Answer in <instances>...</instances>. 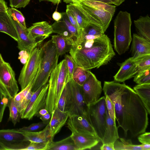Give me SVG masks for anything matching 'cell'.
Masks as SVG:
<instances>
[{"label": "cell", "mask_w": 150, "mask_h": 150, "mask_svg": "<svg viewBox=\"0 0 150 150\" xmlns=\"http://www.w3.org/2000/svg\"><path fill=\"white\" fill-rule=\"evenodd\" d=\"M0 150H4L3 147L1 146L0 144Z\"/></svg>", "instance_id": "62"}, {"label": "cell", "mask_w": 150, "mask_h": 150, "mask_svg": "<svg viewBox=\"0 0 150 150\" xmlns=\"http://www.w3.org/2000/svg\"><path fill=\"white\" fill-rule=\"evenodd\" d=\"M21 132L25 139L30 142L41 143L47 144L50 141L52 140L51 138L48 124L43 129L40 131Z\"/></svg>", "instance_id": "24"}, {"label": "cell", "mask_w": 150, "mask_h": 150, "mask_svg": "<svg viewBox=\"0 0 150 150\" xmlns=\"http://www.w3.org/2000/svg\"><path fill=\"white\" fill-rule=\"evenodd\" d=\"M119 138L118 127L115 120L110 117L106 108V127L104 135L101 141L102 144L112 143Z\"/></svg>", "instance_id": "23"}, {"label": "cell", "mask_w": 150, "mask_h": 150, "mask_svg": "<svg viewBox=\"0 0 150 150\" xmlns=\"http://www.w3.org/2000/svg\"><path fill=\"white\" fill-rule=\"evenodd\" d=\"M101 150H115L114 144L112 143H106L102 144L100 147Z\"/></svg>", "instance_id": "51"}, {"label": "cell", "mask_w": 150, "mask_h": 150, "mask_svg": "<svg viewBox=\"0 0 150 150\" xmlns=\"http://www.w3.org/2000/svg\"><path fill=\"white\" fill-rule=\"evenodd\" d=\"M47 144L42 143L30 142L23 150H46Z\"/></svg>", "instance_id": "45"}, {"label": "cell", "mask_w": 150, "mask_h": 150, "mask_svg": "<svg viewBox=\"0 0 150 150\" xmlns=\"http://www.w3.org/2000/svg\"><path fill=\"white\" fill-rule=\"evenodd\" d=\"M90 71L77 66L73 72L72 79L76 83L81 86L88 77Z\"/></svg>", "instance_id": "31"}, {"label": "cell", "mask_w": 150, "mask_h": 150, "mask_svg": "<svg viewBox=\"0 0 150 150\" xmlns=\"http://www.w3.org/2000/svg\"><path fill=\"white\" fill-rule=\"evenodd\" d=\"M8 98L5 92L0 88V123L2 120L4 112L7 106Z\"/></svg>", "instance_id": "40"}, {"label": "cell", "mask_w": 150, "mask_h": 150, "mask_svg": "<svg viewBox=\"0 0 150 150\" xmlns=\"http://www.w3.org/2000/svg\"><path fill=\"white\" fill-rule=\"evenodd\" d=\"M120 66L119 69L113 77L115 81L124 82L134 77L137 73L135 61L132 57L126 59L120 64Z\"/></svg>", "instance_id": "17"}, {"label": "cell", "mask_w": 150, "mask_h": 150, "mask_svg": "<svg viewBox=\"0 0 150 150\" xmlns=\"http://www.w3.org/2000/svg\"><path fill=\"white\" fill-rule=\"evenodd\" d=\"M40 2L43 1H47L52 2L54 5H58L61 2V0H39Z\"/></svg>", "instance_id": "57"}, {"label": "cell", "mask_w": 150, "mask_h": 150, "mask_svg": "<svg viewBox=\"0 0 150 150\" xmlns=\"http://www.w3.org/2000/svg\"><path fill=\"white\" fill-rule=\"evenodd\" d=\"M70 135L77 150L91 149L100 142L98 137L92 134L72 132Z\"/></svg>", "instance_id": "16"}, {"label": "cell", "mask_w": 150, "mask_h": 150, "mask_svg": "<svg viewBox=\"0 0 150 150\" xmlns=\"http://www.w3.org/2000/svg\"><path fill=\"white\" fill-rule=\"evenodd\" d=\"M11 17L18 33V47L20 51H25L29 54L33 49L39 45L30 34L28 28H25L15 18L12 16Z\"/></svg>", "instance_id": "14"}, {"label": "cell", "mask_w": 150, "mask_h": 150, "mask_svg": "<svg viewBox=\"0 0 150 150\" xmlns=\"http://www.w3.org/2000/svg\"><path fill=\"white\" fill-rule=\"evenodd\" d=\"M28 30L32 36L35 40L38 45L53 33L51 25L46 21L36 22Z\"/></svg>", "instance_id": "18"}, {"label": "cell", "mask_w": 150, "mask_h": 150, "mask_svg": "<svg viewBox=\"0 0 150 150\" xmlns=\"http://www.w3.org/2000/svg\"><path fill=\"white\" fill-rule=\"evenodd\" d=\"M134 23L138 35L150 41V18L149 15L141 16L134 21Z\"/></svg>", "instance_id": "25"}, {"label": "cell", "mask_w": 150, "mask_h": 150, "mask_svg": "<svg viewBox=\"0 0 150 150\" xmlns=\"http://www.w3.org/2000/svg\"><path fill=\"white\" fill-rule=\"evenodd\" d=\"M17 0H9L10 5L11 7H15Z\"/></svg>", "instance_id": "60"}, {"label": "cell", "mask_w": 150, "mask_h": 150, "mask_svg": "<svg viewBox=\"0 0 150 150\" xmlns=\"http://www.w3.org/2000/svg\"><path fill=\"white\" fill-rule=\"evenodd\" d=\"M33 92L30 89L22 100L20 106L18 109L20 114L23 112L27 107Z\"/></svg>", "instance_id": "44"}, {"label": "cell", "mask_w": 150, "mask_h": 150, "mask_svg": "<svg viewBox=\"0 0 150 150\" xmlns=\"http://www.w3.org/2000/svg\"><path fill=\"white\" fill-rule=\"evenodd\" d=\"M139 141L142 144H150V133L144 132L138 137Z\"/></svg>", "instance_id": "47"}, {"label": "cell", "mask_w": 150, "mask_h": 150, "mask_svg": "<svg viewBox=\"0 0 150 150\" xmlns=\"http://www.w3.org/2000/svg\"><path fill=\"white\" fill-rule=\"evenodd\" d=\"M59 56L56 46L51 40L42 46L41 60L32 88L33 92L47 83L51 72L58 64Z\"/></svg>", "instance_id": "3"}, {"label": "cell", "mask_w": 150, "mask_h": 150, "mask_svg": "<svg viewBox=\"0 0 150 150\" xmlns=\"http://www.w3.org/2000/svg\"><path fill=\"white\" fill-rule=\"evenodd\" d=\"M67 77V67L64 59L52 71L49 78L45 108L51 114L57 108L64 88L68 82Z\"/></svg>", "instance_id": "4"}, {"label": "cell", "mask_w": 150, "mask_h": 150, "mask_svg": "<svg viewBox=\"0 0 150 150\" xmlns=\"http://www.w3.org/2000/svg\"><path fill=\"white\" fill-rule=\"evenodd\" d=\"M8 7L5 0H0V12L7 11Z\"/></svg>", "instance_id": "53"}, {"label": "cell", "mask_w": 150, "mask_h": 150, "mask_svg": "<svg viewBox=\"0 0 150 150\" xmlns=\"http://www.w3.org/2000/svg\"><path fill=\"white\" fill-rule=\"evenodd\" d=\"M5 61L4 60L1 54H0V65L3 63Z\"/></svg>", "instance_id": "61"}, {"label": "cell", "mask_w": 150, "mask_h": 150, "mask_svg": "<svg viewBox=\"0 0 150 150\" xmlns=\"http://www.w3.org/2000/svg\"><path fill=\"white\" fill-rule=\"evenodd\" d=\"M7 106L9 110V120L11 121L14 125L19 122L20 114L17 107L15 105L13 98H8Z\"/></svg>", "instance_id": "33"}, {"label": "cell", "mask_w": 150, "mask_h": 150, "mask_svg": "<svg viewBox=\"0 0 150 150\" xmlns=\"http://www.w3.org/2000/svg\"><path fill=\"white\" fill-rule=\"evenodd\" d=\"M69 52L77 66L87 70L107 64L115 54L110 39L105 34L71 46Z\"/></svg>", "instance_id": "2"}, {"label": "cell", "mask_w": 150, "mask_h": 150, "mask_svg": "<svg viewBox=\"0 0 150 150\" xmlns=\"http://www.w3.org/2000/svg\"><path fill=\"white\" fill-rule=\"evenodd\" d=\"M48 112H49L45 108H43L39 110L35 116L40 117L41 116L45 114Z\"/></svg>", "instance_id": "54"}, {"label": "cell", "mask_w": 150, "mask_h": 150, "mask_svg": "<svg viewBox=\"0 0 150 150\" xmlns=\"http://www.w3.org/2000/svg\"><path fill=\"white\" fill-rule=\"evenodd\" d=\"M67 69V79L68 82L72 78L73 72L77 67L75 62L70 55L66 54L65 56Z\"/></svg>", "instance_id": "38"}, {"label": "cell", "mask_w": 150, "mask_h": 150, "mask_svg": "<svg viewBox=\"0 0 150 150\" xmlns=\"http://www.w3.org/2000/svg\"><path fill=\"white\" fill-rule=\"evenodd\" d=\"M66 12L70 22L77 30L78 38L80 34V29L76 22L75 17L73 14L68 9H66Z\"/></svg>", "instance_id": "46"}, {"label": "cell", "mask_w": 150, "mask_h": 150, "mask_svg": "<svg viewBox=\"0 0 150 150\" xmlns=\"http://www.w3.org/2000/svg\"><path fill=\"white\" fill-rule=\"evenodd\" d=\"M63 1L66 3L71 4L77 3L78 0H63Z\"/></svg>", "instance_id": "59"}, {"label": "cell", "mask_w": 150, "mask_h": 150, "mask_svg": "<svg viewBox=\"0 0 150 150\" xmlns=\"http://www.w3.org/2000/svg\"><path fill=\"white\" fill-rule=\"evenodd\" d=\"M19 56L18 59L20 60L21 62L24 64L27 61L29 56L28 54L26 51H21L19 53Z\"/></svg>", "instance_id": "48"}, {"label": "cell", "mask_w": 150, "mask_h": 150, "mask_svg": "<svg viewBox=\"0 0 150 150\" xmlns=\"http://www.w3.org/2000/svg\"><path fill=\"white\" fill-rule=\"evenodd\" d=\"M46 150H77L71 136L61 140H51L47 144Z\"/></svg>", "instance_id": "26"}, {"label": "cell", "mask_w": 150, "mask_h": 150, "mask_svg": "<svg viewBox=\"0 0 150 150\" xmlns=\"http://www.w3.org/2000/svg\"><path fill=\"white\" fill-rule=\"evenodd\" d=\"M36 76L25 88L21 90L18 93H17L14 97V102L18 109L23 99L29 91L32 89Z\"/></svg>", "instance_id": "37"}, {"label": "cell", "mask_w": 150, "mask_h": 150, "mask_svg": "<svg viewBox=\"0 0 150 150\" xmlns=\"http://www.w3.org/2000/svg\"><path fill=\"white\" fill-rule=\"evenodd\" d=\"M131 47L132 57L135 59L140 57L150 54V41L134 34Z\"/></svg>", "instance_id": "21"}, {"label": "cell", "mask_w": 150, "mask_h": 150, "mask_svg": "<svg viewBox=\"0 0 150 150\" xmlns=\"http://www.w3.org/2000/svg\"><path fill=\"white\" fill-rule=\"evenodd\" d=\"M70 89L69 81L65 85L59 99L57 107L61 111L66 112V108L69 99Z\"/></svg>", "instance_id": "32"}, {"label": "cell", "mask_w": 150, "mask_h": 150, "mask_svg": "<svg viewBox=\"0 0 150 150\" xmlns=\"http://www.w3.org/2000/svg\"><path fill=\"white\" fill-rule=\"evenodd\" d=\"M30 1V0H17L15 7L16 8H24Z\"/></svg>", "instance_id": "49"}, {"label": "cell", "mask_w": 150, "mask_h": 150, "mask_svg": "<svg viewBox=\"0 0 150 150\" xmlns=\"http://www.w3.org/2000/svg\"><path fill=\"white\" fill-rule=\"evenodd\" d=\"M119 139L120 141L117 139L114 144L115 150H142L140 145L133 144L130 139Z\"/></svg>", "instance_id": "30"}, {"label": "cell", "mask_w": 150, "mask_h": 150, "mask_svg": "<svg viewBox=\"0 0 150 150\" xmlns=\"http://www.w3.org/2000/svg\"><path fill=\"white\" fill-rule=\"evenodd\" d=\"M51 117V114L48 112L45 114L41 116L40 118L43 122L47 125L49 123Z\"/></svg>", "instance_id": "50"}, {"label": "cell", "mask_w": 150, "mask_h": 150, "mask_svg": "<svg viewBox=\"0 0 150 150\" xmlns=\"http://www.w3.org/2000/svg\"><path fill=\"white\" fill-rule=\"evenodd\" d=\"M30 142L18 129H0V144L4 150H23Z\"/></svg>", "instance_id": "10"}, {"label": "cell", "mask_w": 150, "mask_h": 150, "mask_svg": "<svg viewBox=\"0 0 150 150\" xmlns=\"http://www.w3.org/2000/svg\"><path fill=\"white\" fill-rule=\"evenodd\" d=\"M39 45L30 52L28 59L21 71L18 82L21 90L29 85L37 74L41 58L42 46Z\"/></svg>", "instance_id": "8"}, {"label": "cell", "mask_w": 150, "mask_h": 150, "mask_svg": "<svg viewBox=\"0 0 150 150\" xmlns=\"http://www.w3.org/2000/svg\"><path fill=\"white\" fill-rule=\"evenodd\" d=\"M69 115L68 112L61 111L57 108L52 112L48 124L51 139H53L55 135L59 132L66 123Z\"/></svg>", "instance_id": "20"}, {"label": "cell", "mask_w": 150, "mask_h": 150, "mask_svg": "<svg viewBox=\"0 0 150 150\" xmlns=\"http://www.w3.org/2000/svg\"><path fill=\"white\" fill-rule=\"evenodd\" d=\"M90 1H92L99 2H101L107 3L108 4H112L111 1L110 0H88Z\"/></svg>", "instance_id": "58"}, {"label": "cell", "mask_w": 150, "mask_h": 150, "mask_svg": "<svg viewBox=\"0 0 150 150\" xmlns=\"http://www.w3.org/2000/svg\"><path fill=\"white\" fill-rule=\"evenodd\" d=\"M46 125L42 121L33 123L28 126L23 127L18 129L21 132H34L42 128Z\"/></svg>", "instance_id": "42"}, {"label": "cell", "mask_w": 150, "mask_h": 150, "mask_svg": "<svg viewBox=\"0 0 150 150\" xmlns=\"http://www.w3.org/2000/svg\"><path fill=\"white\" fill-rule=\"evenodd\" d=\"M138 96L150 114V83L137 84L133 88Z\"/></svg>", "instance_id": "27"}, {"label": "cell", "mask_w": 150, "mask_h": 150, "mask_svg": "<svg viewBox=\"0 0 150 150\" xmlns=\"http://www.w3.org/2000/svg\"><path fill=\"white\" fill-rule=\"evenodd\" d=\"M105 97L106 107L108 114L111 118L116 120L114 104L108 96L105 95Z\"/></svg>", "instance_id": "43"}, {"label": "cell", "mask_w": 150, "mask_h": 150, "mask_svg": "<svg viewBox=\"0 0 150 150\" xmlns=\"http://www.w3.org/2000/svg\"><path fill=\"white\" fill-rule=\"evenodd\" d=\"M112 4L117 6H118L122 4L125 0H110Z\"/></svg>", "instance_id": "55"}, {"label": "cell", "mask_w": 150, "mask_h": 150, "mask_svg": "<svg viewBox=\"0 0 150 150\" xmlns=\"http://www.w3.org/2000/svg\"><path fill=\"white\" fill-rule=\"evenodd\" d=\"M51 25L53 28V33H57L63 36L68 43L71 46L75 45V41L63 21H55Z\"/></svg>", "instance_id": "28"}, {"label": "cell", "mask_w": 150, "mask_h": 150, "mask_svg": "<svg viewBox=\"0 0 150 150\" xmlns=\"http://www.w3.org/2000/svg\"><path fill=\"white\" fill-rule=\"evenodd\" d=\"M134 77V81L138 84L150 83V69L138 72Z\"/></svg>", "instance_id": "36"}, {"label": "cell", "mask_w": 150, "mask_h": 150, "mask_svg": "<svg viewBox=\"0 0 150 150\" xmlns=\"http://www.w3.org/2000/svg\"><path fill=\"white\" fill-rule=\"evenodd\" d=\"M105 32L102 27L91 23L87 25L84 30V35L95 36L98 38L103 36Z\"/></svg>", "instance_id": "35"}, {"label": "cell", "mask_w": 150, "mask_h": 150, "mask_svg": "<svg viewBox=\"0 0 150 150\" xmlns=\"http://www.w3.org/2000/svg\"><path fill=\"white\" fill-rule=\"evenodd\" d=\"M134 60L137 65V73L150 69V54L142 56Z\"/></svg>", "instance_id": "34"}, {"label": "cell", "mask_w": 150, "mask_h": 150, "mask_svg": "<svg viewBox=\"0 0 150 150\" xmlns=\"http://www.w3.org/2000/svg\"><path fill=\"white\" fill-rule=\"evenodd\" d=\"M67 9L69 10L74 15L80 29V34L74 46H75L80 45L83 41L84 30L90 23L77 3L67 5Z\"/></svg>", "instance_id": "19"}, {"label": "cell", "mask_w": 150, "mask_h": 150, "mask_svg": "<svg viewBox=\"0 0 150 150\" xmlns=\"http://www.w3.org/2000/svg\"><path fill=\"white\" fill-rule=\"evenodd\" d=\"M62 13H60L57 11V10L54 11L52 15L53 19L56 21H60L62 18Z\"/></svg>", "instance_id": "52"}, {"label": "cell", "mask_w": 150, "mask_h": 150, "mask_svg": "<svg viewBox=\"0 0 150 150\" xmlns=\"http://www.w3.org/2000/svg\"><path fill=\"white\" fill-rule=\"evenodd\" d=\"M132 21L130 13L120 11L114 20V46L120 55L129 49L132 40L131 34Z\"/></svg>", "instance_id": "5"}, {"label": "cell", "mask_w": 150, "mask_h": 150, "mask_svg": "<svg viewBox=\"0 0 150 150\" xmlns=\"http://www.w3.org/2000/svg\"><path fill=\"white\" fill-rule=\"evenodd\" d=\"M0 32L7 34L17 41L18 40L15 25L7 11L0 12Z\"/></svg>", "instance_id": "22"}, {"label": "cell", "mask_w": 150, "mask_h": 150, "mask_svg": "<svg viewBox=\"0 0 150 150\" xmlns=\"http://www.w3.org/2000/svg\"><path fill=\"white\" fill-rule=\"evenodd\" d=\"M51 40L55 44L59 56L69 52L71 47V46L60 35L57 34L52 35Z\"/></svg>", "instance_id": "29"}, {"label": "cell", "mask_w": 150, "mask_h": 150, "mask_svg": "<svg viewBox=\"0 0 150 150\" xmlns=\"http://www.w3.org/2000/svg\"><path fill=\"white\" fill-rule=\"evenodd\" d=\"M67 120V127L71 132L90 134L97 137L92 125L83 116L69 115Z\"/></svg>", "instance_id": "15"}, {"label": "cell", "mask_w": 150, "mask_h": 150, "mask_svg": "<svg viewBox=\"0 0 150 150\" xmlns=\"http://www.w3.org/2000/svg\"><path fill=\"white\" fill-rule=\"evenodd\" d=\"M0 88L11 98H14L19 91L15 72L5 62L0 65Z\"/></svg>", "instance_id": "12"}, {"label": "cell", "mask_w": 150, "mask_h": 150, "mask_svg": "<svg viewBox=\"0 0 150 150\" xmlns=\"http://www.w3.org/2000/svg\"><path fill=\"white\" fill-rule=\"evenodd\" d=\"M103 90L114 104L118 127L125 137L129 132L135 137L144 133L149 123L148 112L140 98L133 88L125 83L105 81Z\"/></svg>", "instance_id": "1"}, {"label": "cell", "mask_w": 150, "mask_h": 150, "mask_svg": "<svg viewBox=\"0 0 150 150\" xmlns=\"http://www.w3.org/2000/svg\"><path fill=\"white\" fill-rule=\"evenodd\" d=\"M140 145L142 150H150V144H142Z\"/></svg>", "instance_id": "56"}, {"label": "cell", "mask_w": 150, "mask_h": 150, "mask_svg": "<svg viewBox=\"0 0 150 150\" xmlns=\"http://www.w3.org/2000/svg\"><path fill=\"white\" fill-rule=\"evenodd\" d=\"M81 87L84 98L88 106L100 98L103 90L101 82L91 71L88 77Z\"/></svg>", "instance_id": "13"}, {"label": "cell", "mask_w": 150, "mask_h": 150, "mask_svg": "<svg viewBox=\"0 0 150 150\" xmlns=\"http://www.w3.org/2000/svg\"><path fill=\"white\" fill-rule=\"evenodd\" d=\"M77 3L105 31L115 12V6L88 0H78Z\"/></svg>", "instance_id": "6"}, {"label": "cell", "mask_w": 150, "mask_h": 150, "mask_svg": "<svg viewBox=\"0 0 150 150\" xmlns=\"http://www.w3.org/2000/svg\"><path fill=\"white\" fill-rule=\"evenodd\" d=\"M48 87L47 83L33 92L26 108L20 114V118L31 120L39 110L45 108Z\"/></svg>", "instance_id": "11"}, {"label": "cell", "mask_w": 150, "mask_h": 150, "mask_svg": "<svg viewBox=\"0 0 150 150\" xmlns=\"http://www.w3.org/2000/svg\"><path fill=\"white\" fill-rule=\"evenodd\" d=\"M62 21L64 22L69 31L75 40L76 43L78 36L77 30L70 22L66 12L62 13Z\"/></svg>", "instance_id": "41"}, {"label": "cell", "mask_w": 150, "mask_h": 150, "mask_svg": "<svg viewBox=\"0 0 150 150\" xmlns=\"http://www.w3.org/2000/svg\"><path fill=\"white\" fill-rule=\"evenodd\" d=\"M88 107L91 125L101 142L106 127V107L105 96L100 98Z\"/></svg>", "instance_id": "9"}, {"label": "cell", "mask_w": 150, "mask_h": 150, "mask_svg": "<svg viewBox=\"0 0 150 150\" xmlns=\"http://www.w3.org/2000/svg\"><path fill=\"white\" fill-rule=\"evenodd\" d=\"M7 11L11 16L15 18L23 26L27 28L25 18L21 12L12 7H8Z\"/></svg>", "instance_id": "39"}, {"label": "cell", "mask_w": 150, "mask_h": 150, "mask_svg": "<svg viewBox=\"0 0 150 150\" xmlns=\"http://www.w3.org/2000/svg\"><path fill=\"white\" fill-rule=\"evenodd\" d=\"M69 82L70 89L66 112L69 115L82 116L91 124L89 107L84 100L81 86L76 83L72 78Z\"/></svg>", "instance_id": "7"}]
</instances>
